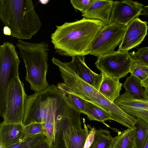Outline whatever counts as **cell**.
I'll list each match as a JSON object with an SVG mask.
<instances>
[{
	"mask_svg": "<svg viewBox=\"0 0 148 148\" xmlns=\"http://www.w3.org/2000/svg\"><path fill=\"white\" fill-rule=\"evenodd\" d=\"M70 103L66 95L57 86L27 95L23 124H43L45 136L52 146L55 141L56 128L62 123L80 115Z\"/></svg>",
	"mask_w": 148,
	"mask_h": 148,
	"instance_id": "cell-1",
	"label": "cell"
},
{
	"mask_svg": "<svg viewBox=\"0 0 148 148\" xmlns=\"http://www.w3.org/2000/svg\"><path fill=\"white\" fill-rule=\"evenodd\" d=\"M102 21L83 17L73 22H65L51 35L56 53L61 56L73 57L89 54L91 44L104 26Z\"/></svg>",
	"mask_w": 148,
	"mask_h": 148,
	"instance_id": "cell-2",
	"label": "cell"
},
{
	"mask_svg": "<svg viewBox=\"0 0 148 148\" xmlns=\"http://www.w3.org/2000/svg\"><path fill=\"white\" fill-rule=\"evenodd\" d=\"M59 68L64 82L57 86L64 94L77 96L100 108L112 119L123 125L132 128L137 117L125 112L105 97L99 90L85 82L61 63L58 59L53 61Z\"/></svg>",
	"mask_w": 148,
	"mask_h": 148,
	"instance_id": "cell-3",
	"label": "cell"
},
{
	"mask_svg": "<svg viewBox=\"0 0 148 148\" xmlns=\"http://www.w3.org/2000/svg\"><path fill=\"white\" fill-rule=\"evenodd\" d=\"M0 19L21 40L31 39L42 25L32 0H0Z\"/></svg>",
	"mask_w": 148,
	"mask_h": 148,
	"instance_id": "cell-4",
	"label": "cell"
},
{
	"mask_svg": "<svg viewBox=\"0 0 148 148\" xmlns=\"http://www.w3.org/2000/svg\"><path fill=\"white\" fill-rule=\"evenodd\" d=\"M16 46L25 64V79L29 83L31 89L36 92L47 88L49 86L46 78L49 51L48 42L32 43L18 40Z\"/></svg>",
	"mask_w": 148,
	"mask_h": 148,
	"instance_id": "cell-5",
	"label": "cell"
},
{
	"mask_svg": "<svg viewBox=\"0 0 148 148\" xmlns=\"http://www.w3.org/2000/svg\"><path fill=\"white\" fill-rule=\"evenodd\" d=\"M20 62L15 46L11 42H4L0 46V114L2 117L6 111L9 83L12 79L19 77Z\"/></svg>",
	"mask_w": 148,
	"mask_h": 148,
	"instance_id": "cell-6",
	"label": "cell"
},
{
	"mask_svg": "<svg viewBox=\"0 0 148 148\" xmlns=\"http://www.w3.org/2000/svg\"><path fill=\"white\" fill-rule=\"evenodd\" d=\"M125 27L115 23L103 26L91 44L89 54L98 57L114 51L122 41Z\"/></svg>",
	"mask_w": 148,
	"mask_h": 148,
	"instance_id": "cell-7",
	"label": "cell"
},
{
	"mask_svg": "<svg viewBox=\"0 0 148 148\" xmlns=\"http://www.w3.org/2000/svg\"><path fill=\"white\" fill-rule=\"evenodd\" d=\"M134 62L128 51L118 50L97 57L95 64L102 73L119 79L130 73Z\"/></svg>",
	"mask_w": 148,
	"mask_h": 148,
	"instance_id": "cell-8",
	"label": "cell"
},
{
	"mask_svg": "<svg viewBox=\"0 0 148 148\" xmlns=\"http://www.w3.org/2000/svg\"><path fill=\"white\" fill-rule=\"evenodd\" d=\"M27 95L24 84L19 77L12 79L9 84L7 106L3 122L23 124Z\"/></svg>",
	"mask_w": 148,
	"mask_h": 148,
	"instance_id": "cell-9",
	"label": "cell"
},
{
	"mask_svg": "<svg viewBox=\"0 0 148 148\" xmlns=\"http://www.w3.org/2000/svg\"><path fill=\"white\" fill-rule=\"evenodd\" d=\"M114 103L128 114L148 123V89H144L143 97L139 99L125 92L120 95Z\"/></svg>",
	"mask_w": 148,
	"mask_h": 148,
	"instance_id": "cell-10",
	"label": "cell"
},
{
	"mask_svg": "<svg viewBox=\"0 0 148 148\" xmlns=\"http://www.w3.org/2000/svg\"><path fill=\"white\" fill-rule=\"evenodd\" d=\"M142 4L132 0L114 1L110 24L115 23L126 26L134 19L141 15Z\"/></svg>",
	"mask_w": 148,
	"mask_h": 148,
	"instance_id": "cell-11",
	"label": "cell"
},
{
	"mask_svg": "<svg viewBox=\"0 0 148 148\" xmlns=\"http://www.w3.org/2000/svg\"><path fill=\"white\" fill-rule=\"evenodd\" d=\"M84 128L81 127V119L71 121L62 128V139L66 148H84L86 140L89 133L83 119Z\"/></svg>",
	"mask_w": 148,
	"mask_h": 148,
	"instance_id": "cell-12",
	"label": "cell"
},
{
	"mask_svg": "<svg viewBox=\"0 0 148 148\" xmlns=\"http://www.w3.org/2000/svg\"><path fill=\"white\" fill-rule=\"evenodd\" d=\"M147 23L138 18L130 22L126 27L123 37L118 50L128 51L139 45L147 34Z\"/></svg>",
	"mask_w": 148,
	"mask_h": 148,
	"instance_id": "cell-13",
	"label": "cell"
},
{
	"mask_svg": "<svg viewBox=\"0 0 148 148\" xmlns=\"http://www.w3.org/2000/svg\"><path fill=\"white\" fill-rule=\"evenodd\" d=\"M85 56H75L72 57L70 62H61V64L68 70L94 88L99 90L102 80V74L96 73L86 65Z\"/></svg>",
	"mask_w": 148,
	"mask_h": 148,
	"instance_id": "cell-14",
	"label": "cell"
},
{
	"mask_svg": "<svg viewBox=\"0 0 148 148\" xmlns=\"http://www.w3.org/2000/svg\"><path fill=\"white\" fill-rule=\"evenodd\" d=\"M114 2L110 0H93L82 12V16L87 19L100 21L108 25Z\"/></svg>",
	"mask_w": 148,
	"mask_h": 148,
	"instance_id": "cell-15",
	"label": "cell"
},
{
	"mask_svg": "<svg viewBox=\"0 0 148 148\" xmlns=\"http://www.w3.org/2000/svg\"><path fill=\"white\" fill-rule=\"evenodd\" d=\"M25 137V127L23 124L6 123L0 124V145L3 148L10 146L22 141Z\"/></svg>",
	"mask_w": 148,
	"mask_h": 148,
	"instance_id": "cell-16",
	"label": "cell"
},
{
	"mask_svg": "<svg viewBox=\"0 0 148 148\" xmlns=\"http://www.w3.org/2000/svg\"><path fill=\"white\" fill-rule=\"evenodd\" d=\"M102 74V80L98 90L108 100L114 103L120 95L122 84L119 79Z\"/></svg>",
	"mask_w": 148,
	"mask_h": 148,
	"instance_id": "cell-17",
	"label": "cell"
},
{
	"mask_svg": "<svg viewBox=\"0 0 148 148\" xmlns=\"http://www.w3.org/2000/svg\"><path fill=\"white\" fill-rule=\"evenodd\" d=\"M132 128L134 130L135 148H144L148 138V123L137 117Z\"/></svg>",
	"mask_w": 148,
	"mask_h": 148,
	"instance_id": "cell-18",
	"label": "cell"
},
{
	"mask_svg": "<svg viewBox=\"0 0 148 148\" xmlns=\"http://www.w3.org/2000/svg\"><path fill=\"white\" fill-rule=\"evenodd\" d=\"M134 130L128 128L114 138L111 148H135Z\"/></svg>",
	"mask_w": 148,
	"mask_h": 148,
	"instance_id": "cell-19",
	"label": "cell"
},
{
	"mask_svg": "<svg viewBox=\"0 0 148 148\" xmlns=\"http://www.w3.org/2000/svg\"><path fill=\"white\" fill-rule=\"evenodd\" d=\"M123 86L125 92L133 97L138 99L143 97L144 89L140 81L132 74L130 73V76L126 78Z\"/></svg>",
	"mask_w": 148,
	"mask_h": 148,
	"instance_id": "cell-20",
	"label": "cell"
},
{
	"mask_svg": "<svg viewBox=\"0 0 148 148\" xmlns=\"http://www.w3.org/2000/svg\"><path fill=\"white\" fill-rule=\"evenodd\" d=\"M114 138L106 130H96L94 139L89 148H111Z\"/></svg>",
	"mask_w": 148,
	"mask_h": 148,
	"instance_id": "cell-21",
	"label": "cell"
},
{
	"mask_svg": "<svg viewBox=\"0 0 148 148\" xmlns=\"http://www.w3.org/2000/svg\"><path fill=\"white\" fill-rule=\"evenodd\" d=\"M84 114L90 121H96L103 123L108 126L105 122L112 120L111 117L103 110L88 101Z\"/></svg>",
	"mask_w": 148,
	"mask_h": 148,
	"instance_id": "cell-22",
	"label": "cell"
},
{
	"mask_svg": "<svg viewBox=\"0 0 148 148\" xmlns=\"http://www.w3.org/2000/svg\"><path fill=\"white\" fill-rule=\"evenodd\" d=\"M46 137L40 134L25 137L21 141L12 146L3 148H32L43 140Z\"/></svg>",
	"mask_w": 148,
	"mask_h": 148,
	"instance_id": "cell-23",
	"label": "cell"
},
{
	"mask_svg": "<svg viewBox=\"0 0 148 148\" xmlns=\"http://www.w3.org/2000/svg\"><path fill=\"white\" fill-rule=\"evenodd\" d=\"M130 73L140 81H143L148 77V66L135 61L131 67Z\"/></svg>",
	"mask_w": 148,
	"mask_h": 148,
	"instance_id": "cell-24",
	"label": "cell"
},
{
	"mask_svg": "<svg viewBox=\"0 0 148 148\" xmlns=\"http://www.w3.org/2000/svg\"><path fill=\"white\" fill-rule=\"evenodd\" d=\"M70 103L80 113L84 114L88 101L72 94L66 95Z\"/></svg>",
	"mask_w": 148,
	"mask_h": 148,
	"instance_id": "cell-25",
	"label": "cell"
},
{
	"mask_svg": "<svg viewBox=\"0 0 148 148\" xmlns=\"http://www.w3.org/2000/svg\"><path fill=\"white\" fill-rule=\"evenodd\" d=\"M25 127V137L40 134H45L43 124L39 123H34Z\"/></svg>",
	"mask_w": 148,
	"mask_h": 148,
	"instance_id": "cell-26",
	"label": "cell"
},
{
	"mask_svg": "<svg viewBox=\"0 0 148 148\" xmlns=\"http://www.w3.org/2000/svg\"><path fill=\"white\" fill-rule=\"evenodd\" d=\"M135 61L148 66V47L139 49L137 51L130 53Z\"/></svg>",
	"mask_w": 148,
	"mask_h": 148,
	"instance_id": "cell-27",
	"label": "cell"
},
{
	"mask_svg": "<svg viewBox=\"0 0 148 148\" xmlns=\"http://www.w3.org/2000/svg\"><path fill=\"white\" fill-rule=\"evenodd\" d=\"M93 0H71V3L74 8L83 12Z\"/></svg>",
	"mask_w": 148,
	"mask_h": 148,
	"instance_id": "cell-28",
	"label": "cell"
},
{
	"mask_svg": "<svg viewBox=\"0 0 148 148\" xmlns=\"http://www.w3.org/2000/svg\"><path fill=\"white\" fill-rule=\"evenodd\" d=\"M96 129L94 127L91 128L87 137L84 145V148H89L94 139L95 135Z\"/></svg>",
	"mask_w": 148,
	"mask_h": 148,
	"instance_id": "cell-29",
	"label": "cell"
},
{
	"mask_svg": "<svg viewBox=\"0 0 148 148\" xmlns=\"http://www.w3.org/2000/svg\"><path fill=\"white\" fill-rule=\"evenodd\" d=\"M32 148H52V146L45 137L43 140Z\"/></svg>",
	"mask_w": 148,
	"mask_h": 148,
	"instance_id": "cell-30",
	"label": "cell"
},
{
	"mask_svg": "<svg viewBox=\"0 0 148 148\" xmlns=\"http://www.w3.org/2000/svg\"><path fill=\"white\" fill-rule=\"evenodd\" d=\"M3 32L5 35L11 36V32L10 28L8 26H5L3 29Z\"/></svg>",
	"mask_w": 148,
	"mask_h": 148,
	"instance_id": "cell-31",
	"label": "cell"
},
{
	"mask_svg": "<svg viewBox=\"0 0 148 148\" xmlns=\"http://www.w3.org/2000/svg\"><path fill=\"white\" fill-rule=\"evenodd\" d=\"M140 82L143 87L145 89H148V77L144 80Z\"/></svg>",
	"mask_w": 148,
	"mask_h": 148,
	"instance_id": "cell-32",
	"label": "cell"
},
{
	"mask_svg": "<svg viewBox=\"0 0 148 148\" xmlns=\"http://www.w3.org/2000/svg\"><path fill=\"white\" fill-rule=\"evenodd\" d=\"M141 15H143L148 17V5L143 6L142 8Z\"/></svg>",
	"mask_w": 148,
	"mask_h": 148,
	"instance_id": "cell-33",
	"label": "cell"
},
{
	"mask_svg": "<svg viewBox=\"0 0 148 148\" xmlns=\"http://www.w3.org/2000/svg\"><path fill=\"white\" fill-rule=\"evenodd\" d=\"M144 148H148V138Z\"/></svg>",
	"mask_w": 148,
	"mask_h": 148,
	"instance_id": "cell-34",
	"label": "cell"
}]
</instances>
